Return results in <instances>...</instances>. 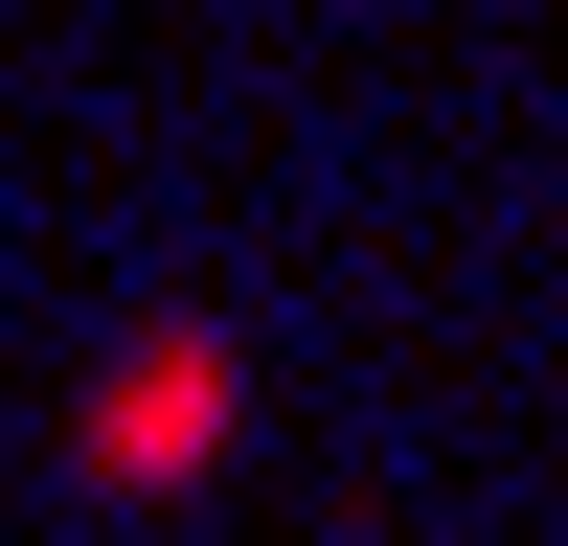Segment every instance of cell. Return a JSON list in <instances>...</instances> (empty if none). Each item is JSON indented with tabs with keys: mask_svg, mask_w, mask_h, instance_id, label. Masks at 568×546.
Here are the masks:
<instances>
[{
	"mask_svg": "<svg viewBox=\"0 0 568 546\" xmlns=\"http://www.w3.org/2000/svg\"><path fill=\"white\" fill-rule=\"evenodd\" d=\"M205 410H227V364L182 342V364H136V387L91 410V455H114V478H136V455H205Z\"/></svg>",
	"mask_w": 568,
	"mask_h": 546,
	"instance_id": "obj_1",
	"label": "cell"
}]
</instances>
